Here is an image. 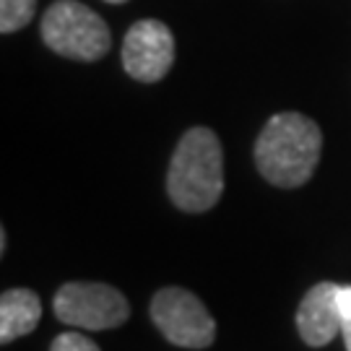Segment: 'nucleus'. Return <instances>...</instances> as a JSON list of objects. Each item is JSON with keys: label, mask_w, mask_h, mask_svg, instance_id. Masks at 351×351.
<instances>
[{"label": "nucleus", "mask_w": 351, "mask_h": 351, "mask_svg": "<svg viewBox=\"0 0 351 351\" xmlns=\"http://www.w3.org/2000/svg\"><path fill=\"white\" fill-rule=\"evenodd\" d=\"M255 167L276 188H302L317 169L323 133L300 112L274 114L255 141Z\"/></svg>", "instance_id": "obj_1"}, {"label": "nucleus", "mask_w": 351, "mask_h": 351, "mask_svg": "<svg viewBox=\"0 0 351 351\" xmlns=\"http://www.w3.org/2000/svg\"><path fill=\"white\" fill-rule=\"evenodd\" d=\"M169 201L185 213H206L224 193V154L211 128H190L180 138L169 172Z\"/></svg>", "instance_id": "obj_2"}, {"label": "nucleus", "mask_w": 351, "mask_h": 351, "mask_svg": "<svg viewBox=\"0 0 351 351\" xmlns=\"http://www.w3.org/2000/svg\"><path fill=\"white\" fill-rule=\"evenodd\" d=\"M39 32L52 52L81 63L101 60L112 45L110 29L101 21L99 13H94L78 0L52 3L47 13L42 16Z\"/></svg>", "instance_id": "obj_3"}, {"label": "nucleus", "mask_w": 351, "mask_h": 351, "mask_svg": "<svg viewBox=\"0 0 351 351\" xmlns=\"http://www.w3.org/2000/svg\"><path fill=\"white\" fill-rule=\"evenodd\" d=\"M55 317L71 328L112 330L130 317V304L120 289L101 281H68L52 300Z\"/></svg>", "instance_id": "obj_4"}, {"label": "nucleus", "mask_w": 351, "mask_h": 351, "mask_svg": "<svg viewBox=\"0 0 351 351\" xmlns=\"http://www.w3.org/2000/svg\"><path fill=\"white\" fill-rule=\"evenodd\" d=\"M151 320L169 343L180 349H206L216 339V320L193 291L164 287L151 300Z\"/></svg>", "instance_id": "obj_5"}, {"label": "nucleus", "mask_w": 351, "mask_h": 351, "mask_svg": "<svg viewBox=\"0 0 351 351\" xmlns=\"http://www.w3.org/2000/svg\"><path fill=\"white\" fill-rule=\"evenodd\" d=\"M175 63V37L169 26L156 19H143L128 29L123 39V68L141 84H156Z\"/></svg>", "instance_id": "obj_6"}, {"label": "nucleus", "mask_w": 351, "mask_h": 351, "mask_svg": "<svg viewBox=\"0 0 351 351\" xmlns=\"http://www.w3.org/2000/svg\"><path fill=\"white\" fill-rule=\"evenodd\" d=\"M339 287L333 281L315 284L297 307V330L313 349H323L341 333L343 315L339 304Z\"/></svg>", "instance_id": "obj_7"}, {"label": "nucleus", "mask_w": 351, "mask_h": 351, "mask_svg": "<svg viewBox=\"0 0 351 351\" xmlns=\"http://www.w3.org/2000/svg\"><path fill=\"white\" fill-rule=\"evenodd\" d=\"M42 302L32 289H5L0 297V343L29 336L39 326Z\"/></svg>", "instance_id": "obj_8"}, {"label": "nucleus", "mask_w": 351, "mask_h": 351, "mask_svg": "<svg viewBox=\"0 0 351 351\" xmlns=\"http://www.w3.org/2000/svg\"><path fill=\"white\" fill-rule=\"evenodd\" d=\"M37 13V0H0V32L13 34L24 29Z\"/></svg>", "instance_id": "obj_9"}, {"label": "nucleus", "mask_w": 351, "mask_h": 351, "mask_svg": "<svg viewBox=\"0 0 351 351\" xmlns=\"http://www.w3.org/2000/svg\"><path fill=\"white\" fill-rule=\"evenodd\" d=\"M50 351H101L94 341L78 333V330H65L58 339H52Z\"/></svg>", "instance_id": "obj_10"}, {"label": "nucleus", "mask_w": 351, "mask_h": 351, "mask_svg": "<svg viewBox=\"0 0 351 351\" xmlns=\"http://www.w3.org/2000/svg\"><path fill=\"white\" fill-rule=\"evenodd\" d=\"M339 304H341V315H343V320H349L351 317V287H339Z\"/></svg>", "instance_id": "obj_11"}, {"label": "nucleus", "mask_w": 351, "mask_h": 351, "mask_svg": "<svg viewBox=\"0 0 351 351\" xmlns=\"http://www.w3.org/2000/svg\"><path fill=\"white\" fill-rule=\"evenodd\" d=\"M341 336H343L346 351H351V317H349V320H343V326H341Z\"/></svg>", "instance_id": "obj_12"}, {"label": "nucleus", "mask_w": 351, "mask_h": 351, "mask_svg": "<svg viewBox=\"0 0 351 351\" xmlns=\"http://www.w3.org/2000/svg\"><path fill=\"white\" fill-rule=\"evenodd\" d=\"M0 252H5V229H0Z\"/></svg>", "instance_id": "obj_13"}, {"label": "nucleus", "mask_w": 351, "mask_h": 351, "mask_svg": "<svg viewBox=\"0 0 351 351\" xmlns=\"http://www.w3.org/2000/svg\"><path fill=\"white\" fill-rule=\"evenodd\" d=\"M107 3H114V5H117V3H128V0H107Z\"/></svg>", "instance_id": "obj_14"}]
</instances>
